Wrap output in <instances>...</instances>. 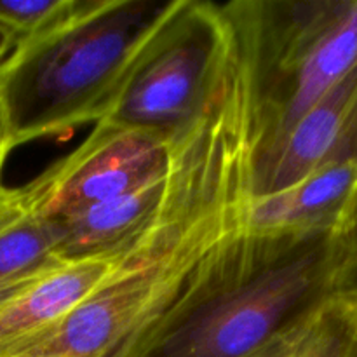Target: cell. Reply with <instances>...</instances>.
<instances>
[{"mask_svg":"<svg viewBox=\"0 0 357 357\" xmlns=\"http://www.w3.org/2000/svg\"><path fill=\"white\" fill-rule=\"evenodd\" d=\"M357 225V159L328 164L278 194L248 199L251 234L351 232Z\"/></svg>","mask_w":357,"mask_h":357,"instance_id":"obj_8","label":"cell"},{"mask_svg":"<svg viewBox=\"0 0 357 357\" xmlns=\"http://www.w3.org/2000/svg\"><path fill=\"white\" fill-rule=\"evenodd\" d=\"M180 136L98 122L75 150L21 187L26 211L65 222L121 197L169 167Z\"/></svg>","mask_w":357,"mask_h":357,"instance_id":"obj_6","label":"cell"},{"mask_svg":"<svg viewBox=\"0 0 357 357\" xmlns=\"http://www.w3.org/2000/svg\"><path fill=\"white\" fill-rule=\"evenodd\" d=\"M225 9L246 63L257 159L357 66V0H236Z\"/></svg>","mask_w":357,"mask_h":357,"instance_id":"obj_3","label":"cell"},{"mask_svg":"<svg viewBox=\"0 0 357 357\" xmlns=\"http://www.w3.org/2000/svg\"><path fill=\"white\" fill-rule=\"evenodd\" d=\"M65 234L59 223L24 213L0 230V286L38 275L61 265Z\"/></svg>","mask_w":357,"mask_h":357,"instance_id":"obj_11","label":"cell"},{"mask_svg":"<svg viewBox=\"0 0 357 357\" xmlns=\"http://www.w3.org/2000/svg\"><path fill=\"white\" fill-rule=\"evenodd\" d=\"M145 258H84L42 274L0 309V357L20 351L115 275Z\"/></svg>","mask_w":357,"mask_h":357,"instance_id":"obj_9","label":"cell"},{"mask_svg":"<svg viewBox=\"0 0 357 357\" xmlns=\"http://www.w3.org/2000/svg\"><path fill=\"white\" fill-rule=\"evenodd\" d=\"M333 295L357 309V227L351 230L345 241L344 257L335 281Z\"/></svg>","mask_w":357,"mask_h":357,"instance_id":"obj_13","label":"cell"},{"mask_svg":"<svg viewBox=\"0 0 357 357\" xmlns=\"http://www.w3.org/2000/svg\"><path fill=\"white\" fill-rule=\"evenodd\" d=\"M26 213L24 195L21 187L0 188V230L7 229Z\"/></svg>","mask_w":357,"mask_h":357,"instance_id":"obj_14","label":"cell"},{"mask_svg":"<svg viewBox=\"0 0 357 357\" xmlns=\"http://www.w3.org/2000/svg\"><path fill=\"white\" fill-rule=\"evenodd\" d=\"M246 357H357V309L328 296Z\"/></svg>","mask_w":357,"mask_h":357,"instance_id":"obj_10","label":"cell"},{"mask_svg":"<svg viewBox=\"0 0 357 357\" xmlns=\"http://www.w3.org/2000/svg\"><path fill=\"white\" fill-rule=\"evenodd\" d=\"M13 142H10L9 136V129H7V122H6V115H3L2 105H0V188L3 187L2 183V171L3 166H6V160L9 157L10 150H13Z\"/></svg>","mask_w":357,"mask_h":357,"instance_id":"obj_15","label":"cell"},{"mask_svg":"<svg viewBox=\"0 0 357 357\" xmlns=\"http://www.w3.org/2000/svg\"><path fill=\"white\" fill-rule=\"evenodd\" d=\"M357 159V66L274 149L253 159L251 199L278 194L328 164Z\"/></svg>","mask_w":357,"mask_h":357,"instance_id":"obj_7","label":"cell"},{"mask_svg":"<svg viewBox=\"0 0 357 357\" xmlns=\"http://www.w3.org/2000/svg\"><path fill=\"white\" fill-rule=\"evenodd\" d=\"M13 49H14L13 35L9 33V30H7L3 24H0V65L6 61V58L13 52Z\"/></svg>","mask_w":357,"mask_h":357,"instance_id":"obj_17","label":"cell"},{"mask_svg":"<svg viewBox=\"0 0 357 357\" xmlns=\"http://www.w3.org/2000/svg\"><path fill=\"white\" fill-rule=\"evenodd\" d=\"M349 234L236 230L138 357L250 356L333 295Z\"/></svg>","mask_w":357,"mask_h":357,"instance_id":"obj_1","label":"cell"},{"mask_svg":"<svg viewBox=\"0 0 357 357\" xmlns=\"http://www.w3.org/2000/svg\"><path fill=\"white\" fill-rule=\"evenodd\" d=\"M77 0H0V24L13 35L14 47L68 16Z\"/></svg>","mask_w":357,"mask_h":357,"instance_id":"obj_12","label":"cell"},{"mask_svg":"<svg viewBox=\"0 0 357 357\" xmlns=\"http://www.w3.org/2000/svg\"><path fill=\"white\" fill-rule=\"evenodd\" d=\"M174 2L77 0L59 23L16 45L0 65L14 149L103 121Z\"/></svg>","mask_w":357,"mask_h":357,"instance_id":"obj_2","label":"cell"},{"mask_svg":"<svg viewBox=\"0 0 357 357\" xmlns=\"http://www.w3.org/2000/svg\"><path fill=\"white\" fill-rule=\"evenodd\" d=\"M65 264V261H63ZM52 271V268H51ZM49 272V271H47ZM42 274H45V272H42ZM42 274L38 275H31V278H26V279H21V281H16V282H9V284H3L0 286V309H2L3 305H6L7 302H9L10 298H14V296L17 295V293L23 291L24 288H28V286L31 284L33 281H37L38 278H40Z\"/></svg>","mask_w":357,"mask_h":357,"instance_id":"obj_16","label":"cell"},{"mask_svg":"<svg viewBox=\"0 0 357 357\" xmlns=\"http://www.w3.org/2000/svg\"><path fill=\"white\" fill-rule=\"evenodd\" d=\"M244 208L246 202L171 250L136 261L9 357H138L190 291L209 253L243 229Z\"/></svg>","mask_w":357,"mask_h":357,"instance_id":"obj_4","label":"cell"},{"mask_svg":"<svg viewBox=\"0 0 357 357\" xmlns=\"http://www.w3.org/2000/svg\"><path fill=\"white\" fill-rule=\"evenodd\" d=\"M232 47L225 3L176 0L103 121L180 136L215 96Z\"/></svg>","mask_w":357,"mask_h":357,"instance_id":"obj_5","label":"cell"}]
</instances>
